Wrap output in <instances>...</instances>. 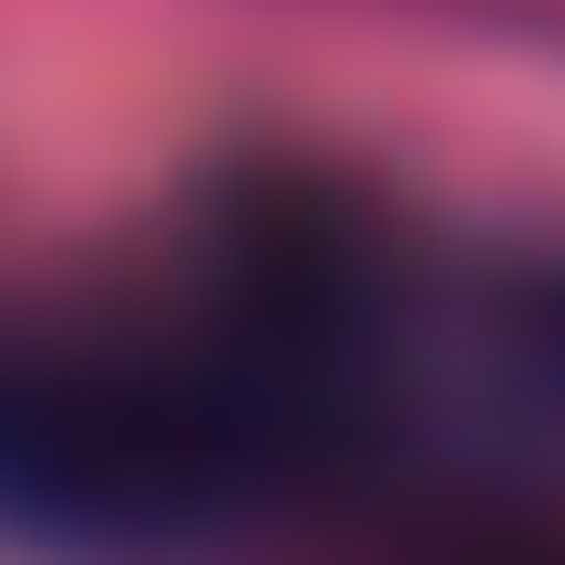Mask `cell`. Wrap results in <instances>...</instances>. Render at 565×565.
<instances>
[{
  "instance_id": "cell-1",
  "label": "cell",
  "mask_w": 565,
  "mask_h": 565,
  "mask_svg": "<svg viewBox=\"0 0 565 565\" xmlns=\"http://www.w3.org/2000/svg\"><path fill=\"white\" fill-rule=\"evenodd\" d=\"M523 523H565V226L212 170L0 269V537L29 552L382 537L438 565Z\"/></svg>"
},
{
  "instance_id": "cell-2",
  "label": "cell",
  "mask_w": 565,
  "mask_h": 565,
  "mask_svg": "<svg viewBox=\"0 0 565 565\" xmlns=\"http://www.w3.org/2000/svg\"><path fill=\"white\" fill-rule=\"evenodd\" d=\"M438 565H565V523H523V537H467V552H438Z\"/></svg>"
}]
</instances>
